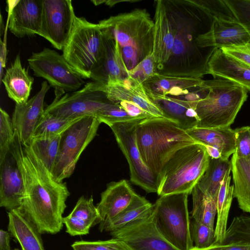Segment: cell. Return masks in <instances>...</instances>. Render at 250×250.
Masks as SVG:
<instances>
[{
    "mask_svg": "<svg viewBox=\"0 0 250 250\" xmlns=\"http://www.w3.org/2000/svg\"><path fill=\"white\" fill-rule=\"evenodd\" d=\"M172 34L168 60L159 74L200 78L208 74L209 60L216 48H201L200 35L208 32L213 17L196 0H164Z\"/></svg>",
    "mask_w": 250,
    "mask_h": 250,
    "instance_id": "obj_1",
    "label": "cell"
},
{
    "mask_svg": "<svg viewBox=\"0 0 250 250\" xmlns=\"http://www.w3.org/2000/svg\"><path fill=\"white\" fill-rule=\"evenodd\" d=\"M21 166L24 195L20 208L42 234L58 233L63 228L62 214L70 195L66 183L53 178L30 145H22Z\"/></svg>",
    "mask_w": 250,
    "mask_h": 250,
    "instance_id": "obj_2",
    "label": "cell"
},
{
    "mask_svg": "<svg viewBox=\"0 0 250 250\" xmlns=\"http://www.w3.org/2000/svg\"><path fill=\"white\" fill-rule=\"evenodd\" d=\"M114 39L118 55L129 75L153 52L154 21L146 9L110 16L99 21Z\"/></svg>",
    "mask_w": 250,
    "mask_h": 250,
    "instance_id": "obj_3",
    "label": "cell"
},
{
    "mask_svg": "<svg viewBox=\"0 0 250 250\" xmlns=\"http://www.w3.org/2000/svg\"><path fill=\"white\" fill-rule=\"evenodd\" d=\"M142 158L157 183L168 161L181 148L197 143L178 124L165 117L146 119L136 129Z\"/></svg>",
    "mask_w": 250,
    "mask_h": 250,
    "instance_id": "obj_4",
    "label": "cell"
},
{
    "mask_svg": "<svg viewBox=\"0 0 250 250\" xmlns=\"http://www.w3.org/2000/svg\"><path fill=\"white\" fill-rule=\"evenodd\" d=\"M202 85L207 93L196 103L199 120L197 127H230L247 100L248 91L237 83L223 79L203 80Z\"/></svg>",
    "mask_w": 250,
    "mask_h": 250,
    "instance_id": "obj_5",
    "label": "cell"
},
{
    "mask_svg": "<svg viewBox=\"0 0 250 250\" xmlns=\"http://www.w3.org/2000/svg\"><path fill=\"white\" fill-rule=\"evenodd\" d=\"M210 158L205 146L200 143L179 149L162 171L157 182L158 195L191 194L207 169Z\"/></svg>",
    "mask_w": 250,
    "mask_h": 250,
    "instance_id": "obj_6",
    "label": "cell"
},
{
    "mask_svg": "<svg viewBox=\"0 0 250 250\" xmlns=\"http://www.w3.org/2000/svg\"><path fill=\"white\" fill-rule=\"evenodd\" d=\"M103 48V34L98 23L76 17L62 55L83 79H90L102 57Z\"/></svg>",
    "mask_w": 250,
    "mask_h": 250,
    "instance_id": "obj_7",
    "label": "cell"
},
{
    "mask_svg": "<svg viewBox=\"0 0 250 250\" xmlns=\"http://www.w3.org/2000/svg\"><path fill=\"white\" fill-rule=\"evenodd\" d=\"M187 193L161 196L153 204V219L160 234L178 250L194 246L190 233Z\"/></svg>",
    "mask_w": 250,
    "mask_h": 250,
    "instance_id": "obj_8",
    "label": "cell"
},
{
    "mask_svg": "<svg viewBox=\"0 0 250 250\" xmlns=\"http://www.w3.org/2000/svg\"><path fill=\"white\" fill-rule=\"evenodd\" d=\"M101 123L94 116L80 118L61 134L57 155L51 174L62 182L73 173L80 155L96 135Z\"/></svg>",
    "mask_w": 250,
    "mask_h": 250,
    "instance_id": "obj_9",
    "label": "cell"
},
{
    "mask_svg": "<svg viewBox=\"0 0 250 250\" xmlns=\"http://www.w3.org/2000/svg\"><path fill=\"white\" fill-rule=\"evenodd\" d=\"M27 62L35 76L43 78L55 89V98L75 91L85 83L63 55L54 50L44 48L33 52Z\"/></svg>",
    "mask_w": 250,
    "mask_h": 250,
    "instance_id": "obj_10",
    "label": "cell"
},
{
    "mask_svg": "<svg viewBox=\"0 0 250 250\" xmlns=\"http://www.w3.org/2000/svg\"><path fill=\"white\" fill-rule=\"evenodd\" d=\"M100 88V83L92 81L75 91L65 93L54 101L44 113L57 117L74 119L97 114L111 103Z\"/></svg>",
    "mask_w": 250,
    "mask_h": 250,
    "instance_id": "obj_11",
    "label": "cell"
},
{
    "mask_svg": "<svg viewBox=\"0 0 250 250\" xmlns=\"http://www.w3.org/2000/svg\"><path fill=\"white\" fill-rule=\"evenodd\" d=\"M143 120L118 123L109 127L128 162L130 182L147 193L157 192L156 179L144 162L137 143L136 129L138 124Z\"/></svg>",
    "mask_w": 250,
    "mask_h": 250,
    "instance_id": "obj_12",
    "label": "cell"
},
{
    "mask_svg": "<svg viewBox=\"0 0 250 250\" xmlns=\"http://www.w3.org/2000/svg\"><path fill=\"white\" fill-rule=\"evenodd\" d=\"M22 145L18 132L5 155L0 158V206L8 211L20 208L24 195L21 166Z\"/></svg>",
    "mask_w": 250,
    "mask_h": 250,
    "instance_id": "obj_13",
    "label": "cell"
},
{
    "mask_svg": "<svg viewBox=\"0 0 250 250\" xmlns=\"http://www.w3.org/2000/svg\"><path fill=\"white\" fill-rule=\"evenodd\" d=\"M77 16L71 0H42L41 26L38 35L62 50L71 35Z\"/></svg>",
    "mask_w": 250,
    "mask_h": 250,
    "instance_id": "obj_14",
    "label": "cell"
},
{
    "mask_svg": "<svg viewBox=\"0 0 250 250\" xmlns=\"http://www.w3.org/2000/svg\"><path fill=\"white\" fill-rule=\"evenodd\" d=\"M153 204L146 212L116 230L109 232L130 250H178L157 230L153 219Z\"/></svg>",
    "mask_w": 250,
    "mask_h": 250,
    "instance_id": "obj_15",
    "label": "cell"
},
{
    "mask_svg": "<svg viewBox=\"0 0 250 250\" xmlns=\"http://www.w3.org/2000/svg\"><path fill=\"white\" fill-rule=\"evenodd\" d=\"M248 43H250V34L236 19L217 17H213L209 30L197 39L201 48L222 49Z\"/></svg>",
    "mask_w": 250,
    "mask_h": 250,
    "instance_id": "obj_16",
    "label": "cell"
},
{
    "mask_svg": "<svg viewBox=\"0 0 250 250\" xmlns=\"http://www.w3.org/2000/svg\"><path fill=\"white\" fill-rule=\"evenodd\" d=\"M50 87L44 81L40 90L27 102L16 104L12 122L22 145H29L31 142L36 125L44 113V100Z\"/></svg>",
    "mask_w": 250,
    "mask_h": 250,
    "instance_id": "obj_17",
    "label": "cell"
},
{
    "mask_svg": "<svg viewBox=\"0 0 250 250\" xmlns=\"http://www.w3.org/2000/svg\"><path fill=\"white\" fill-rule=\"evenodd\" d=\"M100 86L107 98L113 102L132 103L153 117L166 118L162 110L148 96L143 84L130 77L123 81L107 84L100 83Z\"/></svg>",
    "mask_w": 250,
    "mask_h": 250,
    "instance_id": "obj_18",
    "label": "cell"
},
{
    "mask_svg": "<svg viewBox=\"0 0 250 250\" xmlns=\"http://www.w3.org/2000/svg\"><path fill=\"white\" fill-rule=\"evenodd\" d=\"M42 0H16L9 3L8 28L18 38L38 35L41 26Z\"/></svg>",
    "mask_w": 250,
    "mask_h": 250,
    "instance_id": "obj_19",
    "label": "cell"
},
{
    "mask_svg": "<svg viewBox=\"0 0 250 250\" xmlns=\"http://www.w3.org/2000/svg\"><path fill=\"white\" fill-rule=\"evenodd\" d=\"M100 28L103 39V56L90 79L103 84L123 81L129 75L117 51L115 42L107 31Z\"/></svg>",
    "mask_w": 250,
    "mask_h": 250,
    "instance_id": "obj_20",
    "label": "cell"
},
{
    "mask_svg": "<svg viewBox=\"0 0 250 250\" xmlns=\"http://www.w3.org/2000/svg\"><path fill=\"white\" fill-rule=\"evenodd\" d=\"M136 194L126 180L108 184L96 206L101 220L100 225L108 222L117 215L128 206Z\"/></svg>",
    "mask_w": 250,
    "mask_h": 250,
    "instance_id": "obj_21",
    "label": "cell"
},
{
    "mask_svg": "<svg viewBox=\"0 0 250 250\" xmlns=\"http://www.w3.org/2000/svg\"><path fill=\"white\" fill-rule=\"evenodd\" d=\"M203 80L200 78L169 76L156 73L143 84L148 95L181 98L200 89Z\"/></svg>",
    "mask_w": 250,
    "mask_h": 250,
    "instance_id": "obj_22",
    "label": "cell"
},
{
    "mask_svg": "<svg viewBox=\"0 0 250 250\" xmlns=\"http://www.w3.org/2000/svg\"><path fill=\"white\" fill-rule=\"evenodd\" d=\"M155 2L154 45L152 55L157 73L160 74L170 55L173 34L164 0Z\"/></svg>",
    "mask_w": 250,
    "mask_h": 250,
    "instance_id": "obj_23",
    "label": "cell"
},
{
    "mask_svg": "<svg viewBox=\"0 0 250 250\" xmlns=\"http://www.w3.org/2000/svg\"><path fill=\"white\" fill-rule=\"evenodd\" d=\"M208 74L237 83L250 91V66L216 48L208 67Z\"/></svg>",
    "mask_w": 250,
    "mask_h": 250,
    "instance_id": "obj_24",
    "label": "cell"
},
{
    "mask_svg": "<svg viewBox=\"0 0 250 250\" xmlns=\"http://www.w3.org/2000/svg\"><path fill=\"white\" fill-rule=\"evenodd\" d=\"M148 96L162 110L166 118L176 122L183 129L186 130L197 126L199 121L195 111L197 101H188L167 96Z\"/></svg>",
    "mask_w": 250,
    "mask_h": 250,
    "instance_id": "obj_25",
    "label": "cell"
},
{
    "mask_svg": "<svg viewBox=\"0 0 250 250\" xmlns=\"http://www.w3.org/2000/svg\"><path fill=\"white\" fill-rule=\"evenodd\" d=\"M7 214L8 232L19 242L21 250H45L42 234L21 208Z\"/></svg>",
    "mask_w": 250,
    "mask_h": 250,
    "instance_id": "obj_26",
    "label": "cell"
},
{
    "mask_svg": "<svg viewBox=\"0 0 250 250\" xmlns=\"http://www.w3.org/2000/svg\"><path fill=\"white\" fill-rule=\"evenodd\" d=\"M196 142L217 148L222 158L228 160L235 151V129L229 127H194L186 130Z\"/></svg>",
    "mask_w": 250,
    "mask_h": 250,
    "instance_id": "obj_27",
    "label": "cell"
},
{
    "mask_svg": "<svg viewBox=\"0 0 250 250\" xmlns=\"http://www.w3.org/2000/svg\"><path fill=\"white\" fill-rule=\"evenodd\" d=\"M1 82L8 97L17 104H23L28 100L34 78L22 66L18 54L10 67L6 70Z\"/></svg>",
    "mask_w": 250,
    "mask_h": 250,
    "instance_id": "obj_28",
    "label": "cell"
},
{
    "mask_svg": "<svg viewBox=\"0 0 250 250\" xmlns=\"http://www.w3.org/2000/svg\"><path fill=\"white\" fill-rule=\"evenodd\" d=\"M230 161L233 182V197L243 211L250 213V156L238 157L235 153Z\"/></svg>",
    "mask_w": 250,
    "mask_h": 250,
    "instance_id": "obj_29",
    "label": "cell"
},
{
    "mask_svg": "<svg viewBox=\"0 0 250 250\" xmlns=\"http://www.w3.org/2000/svg\"><path fill=\"white\" fill-rule=\"evenodd\" d=\"M231 169L226 173L221 181L216 200L217 221L215 228V241L213 244L223 243L227 229V222L233 198V185H230Z\"/></svg>",
    "mask_w": 250,
    "mask_h": 250,
    "instance_id": "obj_30",
    "label": "cell"
},
{
    "mask_svg": "<svg viewBox=\"0 0 250 250\" xmlns=\"http://www.w3.org/2000/svg\"><path fill=\"white\" fill-rule=\"evenodd\" d=\"M152 206L144 197L136 193L127 207L110 221L100 225L99 229L110 232L119 229L143 215Z\"/></svg>",
    "mask_w": 250,
    "mask_h": 250,
    "instance_id": "obj_31",
    "label": "cell"
},
{
    "mask_svg": "<svg viewBox=\"0 0 250 250\" xmlns=\"http://www.w3.org/2000/svg\"><path fill=\"white\" fill-rule=\"evenodd\" d=\"M231 169L230 161L210 158L208 167L196 186L204 193L217 200L221 181Z\"/></svg>",
    "mask_w": 250,
    "mask_h": 250,
    "instance_id": "obj_32",
    "label": "cell"
},
{
    "mask_svg": "<svg viewBox=\"0 0 250 250\" xmlns=\"http://www.w3.org/2000/svg\"><path fill=\"white\" fill-rule=\"evenodd\" d=\"M191 194L192 219L214 229L215 217L217 214V200L203 192L197 186L193 188Z\"/></svg>",
    "mask_w": 250,
    "mask_h": 250,
    "instance_id": "obj_33",
    "label": "cell"
},
{
    "mask_svg": "<svg viewBox=\"0 0 250 250\" xmlns=\"http://www.w3.org/2000/svg\"><path fill=\"white\" fill-rule=\"evenodd\" d=\"M60 138L61 135L33 138L29 145L50 173L57 155Z\"/></svg>",
    "mask_w": 250,
    "mask_h": 250,
    "instance_id": "obj_34",
    "label": "cell"
},
{
    "mask_svg": "<svg viewBox=\"0 0 250 250\" xmlns=\"http://www.w3.org/2000/svg\"><path fill=\"white\" fill-rule=\"evenodd\" d=\"M80 118L64 119L43 113L36 125L33 138L61 135L66 128Z\"/></svg>",
    "mask_w": 250,
    "mask_h": 250,
    "instance_id": "obj_35",
    "label": "cell"
},
{
    "mask_svg": "<svg viewBox=\"0 0 250 250\" xmlns=\"http://www.w3.org/2000/svg\"><path fill=\"white\" fill-rule=\"evenodd\" d=\"M250 240V216L235 217L227 228L225 239L222 244L237 241Z\"/></svg>",
    "mask_w": 250,
    "mask_h": 250,
    "instance_id": "obj_36",
    "label": "cell"
},
{
    "mask_svg": "<svg viewBox=\"0 0 250 250\" xmlns=\"http://www.w3.org/2000/svg\"><path fill=\"white\" fill-rule=\"evenodd\" d=\"M95 117L101 123H104L109 126L118 123L143 120L131 116L119 104L112 101L101 109Z\"/></svg>",
    "mask_w": 250,
    "mask_h": 250,
    "instance_id": "obj_37",
    "label": "cell"
},
{
    "mask_svg": "<svg viewBox=\"0 0 250 250\" xmlns=\"http://www.w3.org/2000/svg\"><path fill=\"white\" fill-rule=\"evenodd\" d=\"M69 214L85 220L92 227L101 222L99 211L94 205L92 196L89 198L81 196Z\"/></svg>",
    "mask_w": 250,
    "mask_h": 250,
    "instance_id": "obj_38",
    "label": "cell"
},
{
    "mask_svg": "<svg viewBox=\"0 0 250 250\" xmlns=\"http://www.w3.org/2000/svg\"><path fill=\"white\" fill-rule=\"evenodd\" d=\"M190 233L195 247L198 249H205L211 246L215 241L214 229L196 221L190 222Z\"/></svg>",
    "mask_w": 250,
    "mask_h": 250,
    "instance_id": "obj_39",
    "label": "cell"
},
{
    "mask_svg": "<svg viewBox=\"0 0 250 250\" xmlns=\"http://www.w3.org/2000/svg\"><path fill=\"white\" fill-rule=\"evenodd\" d=\"M71 247L73 250H130L124 242L115 238L104 241H77Z\"/></svg>",
    "mask_w": 250,
    "mask_h": 250,
    "instance_id": "obj_40",
    "label": "cell"
},
{
    "mask_svg": "<svg viewBox=\"0 0 250 250\" xmlns=\"http://www.w3.org/2000/svg\"><path fill=\"white\" fill-rule=\"evenodd\" d=\"M15 130L8 113L0 108V158L7 152L14 138Z\"/></svg>",
    "mask_w": 250,
    "mask_h": 250,
    "instance_id": "obj_41",
    "label": "cell"
},
{
    "mask_svg": "<svg viewBox=\"0 0 250 250\" xmlns=\"http://www.w3.org/2000/svg\"><path fill=\"white\" fill-rule=\"evenodd\" d=\"M235 19L250 34V0H224Z\"/></svg>",
    "mask_w": 250,
    "mask_h": 250,
    "instance_id": "obj_42",
    "label": "cell"
},
{
    "mask_svg": "<svg viewBox=\"0 0 250 250\" xmlns=\"http://www.w3.org/2000/svg\"><path fill=\"white\" fill-rule=\"evenodd\" d=\"M157 73L152 54L140 62L129 74V77L143 84Z\"/></svg>",
    "mask_w": 250,
    "mask_h": 250,
    "instance_id": "obj_43",
    "label": "cell"
},
{
    "mask_svg": "<svg viewBox=\"0 0 250 250\" xmlns=\"http://www.w3.org/2000/svg\"><path fill=\"white\" fill-rule=\"evenodd\" d=\"M236 155L241 158L250 156V126L235 129Z\"/></svg>",
    "mask_w": 250,
    "mask_h": 250,
    "instance_id": "obj_44",
    "label": "cell"
},
{
    "mask_svg": "<svg viewBox=\"0 0 250 250\" xmlns=\"http://www.w3.org/2000/svg\"><path fill=\"white\" fill-rule=\"evenodd\" d=\"M63 223L66 227V232L72 236L87 235L92 227L85 220L69 214L63 217Z\"/></svg>",
    "mask_w": 250,
    "mask_h": 250,
    "instance_id": "obj_45",
    "label": "cell"
},
{
    "mask_svg": "<svg viewBox=\"0 0 250 250\" xmlns=\"http://www.w3.org/2000/svg\"><path fill=\"white\" fill-rule=\"evenodd\" d=\"M221 49L226 54L250 66V43Z\"/></svg>",
    "mask_w": 250,
    "mask_h": 250,
    "instance_id": "obj_46",
    "label": "cell"
},
{
    "mask_svg": "<svg viewBox=\"0 0 250 250\" xmlns=\"http://www.w3.org/2000/svg\"><path fill=\"white\" fill-rule=\"evenodd\" d=\"M6 31H5L4 34V40L3 42H2L0 39V83H1L3 73V68L5 67L6 64V54H7V48H6Z\"/></svg>",
    "mask_w": 250,
    "mask_h": 250,
    "instance_id": "obj_47",
    "label": "cell"
},
{
    "mask_svg": "<svg viewBox=\"0 0 250 250\" xmlns=\"http://www.w3.org/2000/svg\"><path fill=\"white\" fill-rule=\"evenodd\" d=\"M10 234L7 231L0 230V250H10Z\"/></svg>",
    "mask_w": 250,
    "mask_h": 250,
    "instance_id": "obj_48",
    "label": "cell"
},
{
    "mask_svg": "<svg viewBox=\"0 0 250 250\" xmlns=\"http://www.w3.org/2000/svg\"><path fill=\"white\" fill-rule=\"evenodd\" d=\"M205 146L207 151L211 158H222L221 152L217 148L209 146Z\"/></svg>",
    "mask_w": 250,
    "mask_h": 250,
    "instance_id": "obj_49",
    "label": "cell"
},
{
    "mask_svg": "<svg viewBox=\"0 0 250 250\" xmlns=\"http://www.w3.org/2000/svg\"><path fill=\"white\" fill-rule=\"evenodd\" d=\"M137 1H139V0H105L104 4H106V5L109 6L110 7H112V6L115 5L116 4H117L118 3H120V2H137Z\"/></svg>",
    "mask_w": 250,
    "mask_h": 250,
    "instance_id": "obj_50",
    "label": "cell"
},
{
    "mask_svg": "<svg viewBox=\"0 0 250 250\" xmlns=\"http://www.w3.org/2000/svg\"><path fill=\"white\" fill-rule=\"evenodd\" d=\"M91 1L95 5H99L100 4L104 3L105 0H91Z\"/></svg>",
    "mask_w": 250,
    "mask_h": 250,
    "instance_id": "obj_51",
    "label": "cell"
},
{
    "mask_svg": "<svg viewBox=\"0 0 250 250\" xmlns=\"http://www.w3.org/2000/svg\"><path fill=\"white\" fill-rule=\"evenodd\" d=\"M0 36H1V35L2 34L3 30H4V24H3V22H2V18L1 14L0 15Z\"/></svg>",
    "mask_w": 250,
    "mask_h": 250,
    "instance_id": "obj_52",
    "label": "cell"
},
{
    "mask_svg": "<svg viewBox=\"0 0 250 250\" xmlns=\"http://www.w3.org/2000/svg\"><path fill=\"white\" fill-rule=\"evenodd\" d=\"M202 249V250H212L210 247H208V248H205V249Z\"/></svg>",
    "mask_w": 250,
    "mask_h": 250,
    "instance_id": "obj_53",
    "label": "cell"
},
{
    "mask_svg": "<svg viewBox=\"0 0 250 250\" xmlns=\"http://www.w3.org/2000/svg\"><path fill=\"white\" fill-rule=\"evenodd\" d=\"M190 250H202L200 249H198V248H195V247H193Z\"/></svg>",
    "mask_w": 250,
    "mask_h": 250,
    "instance_id": "obj_54",
    "label": "cell"
},
{
    "mask_svg": "<svg viewBox=\"0 0 250 250\" xmlns=\"http://www.w3.org/2000/svg\"><path fill=\"white\" fill-rule=\"evenodd\" d=\"M13 250H20V249H17V248H16V249H13Z\"/></svg>",
    "mask_w": 250,
    "mask_h": 250,
    "instance_id": "obj_55",
    "label": "cell"
}]
</instances>
